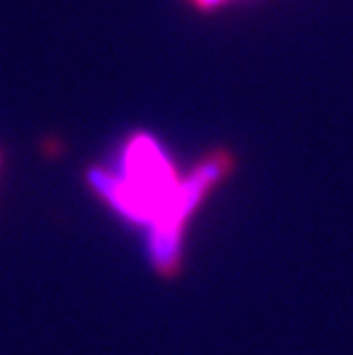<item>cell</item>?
Returning a JSON list of instances; mask_svg holds the SVG:
<instances>
[{"mask_svg":"<svg viewBox=\"0 0 353 355\" xmlns=\"http://www.w3.org/2000/svg\"><path fill=\"white\" fill-rule=\"evenodd\" d=\"M234 168V154L221 147L179 172L152 133L136 131L119 145L110 165L89 168L87 184L108 209L145 230L149 263L170 279L184 268L191 218Z\"/></svg>","mask_w":353,"mask_h":355,"instance_id":"cell-1","label":"cell"},{"mask_svg":"<svg viewBox=\"0 0 353 355\" xmlns=\"http://www.w3.org/2000/svg\"><path fill=\"white\" fill-rule=\"evenodd\" d=\"M193 3H198L200 7H216V5L225 3V0H193Z\"/></svg>","mask_w":353,"mask_h":355,"instance_id":"cell-2","label":"cell"},{"mask_svg":"<svg viewBox=\"0 0 353 355\" xmlns=\"http://www.w3.org/2000/svg\"><path fill=\"white\" fill-rule=\"evenodd\" d=\"M0 163H3V156H0Z\"/></svg>","mask_w":353,"mask_h":355,"instance_id":"cell-3","label":"cell"}]
</instances>
